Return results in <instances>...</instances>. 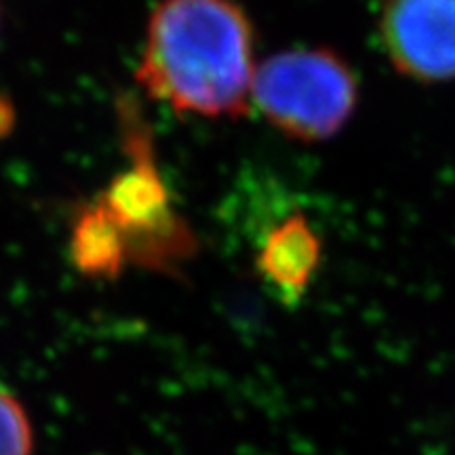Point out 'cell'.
Segmentation results:
<instances>
[{
	"instance_id": "obj_1",
	"label": "cell",
	"mask_w": 455,
	"mask_h": 455,
	"mask_svg": "<svg viewBox=\"0 0 455 455\" xmlns=\"http://www.w3.org/2000/svg\"><path fill=\"white\" fill-rule=\"evenodd\" d=\"M255 30L235 0H158L135 81L180 114L241 118L253 98Z\"/></svg>"
},
{
	"instance_id": "obj_2",
	"label": "cell",
	"mask_w": 455,
	"mask_h": 455,
	"mask_svg": "<svg viewBox=\"0 0 455 455\" xmlns=\"http://www.w3.org/2000/svg\"><path fill=\"white\" fill-rule=\"evenodd\" d=\"M251 100L287 138L316 144L331 140L350 121L358 78L333 49H289L258 66Z\"/></svg>"
},
{
	"instance_id": "obj_3",
	"label": "cell",
	"mask_w": 455,
	"mask_h": 455,
	"mask_svg": "<svg viewBox=\"0 0 455 455\" xmlns=\"http://www.w3.org/2000/svg\"><path fill=\"white\" fill-rule=\"evenodd\" d=\"M131 141L133 169L116 180L98 207L116 232L124 258L148 268L178 270L181 261L196 251V241L186 221L173 212L167 188L148 155L150 146L138 127Z\"/></svg>"
},
{
	"instance_id": "obj_4",
	"label": "cell",
	"mask_w": 455,
	"mask_h": 455,
	"mask_svg": "<svg viewBox=\"0 0 455 455\" xmlns=\"http://www.w3.org/2000/svg\"><path fill=\"white\" fill-rule=\"evenodd\" d=\"M378 32L401 76L424 84L455 78V0H382Z\"/></svg>"
},
{
	"instance_id": "obj_5",
	"label": "cell",
	"mask_w": 455,
	"mask_h": 455,
	"mask_svg": "<svg viewBox=\"0 0 455 455\" xmlns=\"http://www.w3.org/2000/svg\"><path fill=\"white\" fill-rule=\"evenodd\" d=\"M323 243L304 215L295 213L272 226L261 238L258 266L261 278L283 304H298L321 264Z\"/></svg>"
},
{
	"instance_id": "obj_6",
	"label": "cell",
	"mask_w": 455,
	"mask_h": 455,
	"mask_svg": "<svg viewBox=\"0 0 455 455\" xmlns=\"http://www.w3.org/2000/svg\"><path fill=\"white\" fill-rule=\"evenodd\" d=\"M32 449L30 415L11 392L0 388V455H32Z\"/></svg>"
}]
</instances>
